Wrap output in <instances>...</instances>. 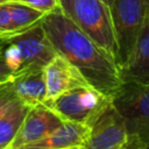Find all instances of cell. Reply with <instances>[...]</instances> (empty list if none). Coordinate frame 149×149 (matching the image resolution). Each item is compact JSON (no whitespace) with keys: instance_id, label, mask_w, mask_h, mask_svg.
I'll list each match as a JSON object with an SVG mask.
<instances>
[{"instance_id":"1","label":"cell","mask_w":149,"mask_h":149,"mask_svg":"<svg viewBox=\"0 0 149 149\" xmlns=\"http://www.w3.org/2000/svg\"><path fill=\"white\" fill-rule=\"evenodd\" d=\"M41 24L56 52L68 59L93 88L113 97L122 85L113 56L93 42L59 9L45 14Z\"/></svg>"},{"instance_id":"2","label":"cell","mask_w":149,"mask_h":149,"mask_svg":"<svg viewBox=\"0 0 149 149\" xmlns=\"http://www.w3.org/2000/svg\"><path fill=\"white\" fill-rule=\"evenodd\" d=\"M58 6L59 10L83 33L115 61L118 59L109 7L101 0H58Z\"/></svg>"},{"instance_id":"3","label":"cell","mask_w":149,"mask_h":149,"mask_svg":"<svg viewBox=\"0 0 149 149\" xmlns=\"http://www.w3.org/2000/svg\"><path fill=\"white\" fill-rule=\"evenodd\" d=\"M112 104L125 121L128 148L149 149V84L123 83Z\"/></svg>"},{"instance_id":"4","label":"cell","mask_w":149,"mask_h":149,"mask_svg":"<svg viewBox=\"0 0 149 149\" xmlns=\"http://www.w3.org/2000/svg\"><path fill=\"white\" fill-rule=\"evenodd\" d=\"M112 102V97L105 95L92 86L76 87L43 104L63 121L92 126L101 112Z\"/></svg>"},{"instance_id":"5","label":"cell","mask_w":149,"mask_h":149,"mask_svg":"<svg viewBox=\"0 0 149 149\" xmlns=\"http://www.w3.org/2000/svg\"><path fill=\"white\" fill-rule=\"evenodd\" d=\"M109 10L120 66L127 61L147 14L143 0H114Z\"/></svg>"},{"instance_id":"6","label":"cell","mask_w":149,"mask_h":149,"mask_svg":"<svg viewBox=\"0 0 149 149\" xmlns=\"http://www.w3.org/2000/svg\"><path fill=\"white\" fill-rule=\"evenodd\" d=\"M125 121L111 102L91 126L83 149H129Z\"/></svg>"},{"instance_id":"7","label":"cell","mask_w":149,"mask_h":149,"mask_svg":"<svg viewBox=\"0 0 149 149\" xmlns=\"http://www.w3.org/2000/svg\"><path fill=\"white\" fill-rule=\"evenodd\" d=\"M1 40L6 45L15 44L19 48L22 58V65L20 69L28 66L44 68L57 55L41 23L21 34Z\"/></svg>"},{"instance_id":"8","label":"cell","mask_w":149,"mask_h":149,"mask_svg":"<svg viewBox=\"0 0 149 149\" xmlns=\"http://www.w3.org/2000/svg\"><path fill=\"white\" fill-rule=\"evenodd\" d=\"M64 121L44 104L30 107L7 149L22 147L44 139Z\"/></svg>"},{"instance_id":"9","label":"cell","mask_w":149,"mask_h":149,"mask_svg":"<svg viewBox=\"0 0 149 149\" xmlns=\"http://www.w3.org/2000/svg\"><path fill=\"white\" fill-rule=\"evenodd\" d=\"M119 76L122 84H149V16L147 15L127 61L119 66Z\"/></svg>"},{"instance_id":"10","label":"cell","mask_w":149,"mask_h":149,"mask_svg":"<svg viewBox=\"0 0 149 149\" xmlns=\"http://www.w3.org/2000/svg\"><path fill=\"white\" fill-rule=\"evenodd\" d=\"M44 72L47 84L45 100L52 99L76 87L91 86L83 74L68 59L58 54L44 66Z\"/></svg>"},{"instance_id":"11","label":"cell","mask_w":149,"mask_h":149,"mask_svg":"<svg viewBox=\"0 0 149 149\" xmlns=\"http://www.w3.org/2000/svg\"><path fill=\"white\" fill-rule=\"evenodd\" d=\"M10 81L19 100L22 104L34 107L45 101L47 84L44 68H22L12 73Z\"/></svg>"},{"instance_id":"12","label":"cell","mask_w":149,"mask_h":149,"mask_svg":"<svg viewBox=\"0 0 149 149\" xmlns=\"http://www.w3.org/2000/svg\"><path fill=\"white\" fill-rule=\"evenodd\" d=\"M91 127L84 123L64 121L44 139L27 144L21 149H69L84 148Z\"/></svg>"},{"instance_id":"13","label":"cell","mask_w":149,"mask_h":149,"mask_svg":"<svg viewBox=\"0 0 149 149\" xmlns=\"http://www.w3.org/2000/svg\"><path fill=\"white\" fill-rule=\"evenodd\" d=\"M8 7L10 12V20H12V34L9 36L21 34L33 28L34 26L41 23L42 19L45 15L44 13L37 9H34L27 5H23L21 2L13 1V0L8 1Z\"/></svg>"},{"instance_id":"14","label":"cell","mask_w":149,"mask_h":149,"mask_svg":"<svg viewBox=\"0 0 149 149\" xmlns=\"http://www.w3.org/2000/svg\"><path fill=\"white\" fill-rule=\"evenodd\" d=\"M29 108V106L17 101L3 116L0 118V149L8 148Z\"/></svg>"},{"instance_id":"15","label":"cell","mask_w":149,"mask_h":149,"mask_svg":"<svg viewBox=\"0 0 149 149\" xmlns=\"http://www.w3.org/2000/svg\"><path fill=\"white\" fill-rule=\"evenodd\" d=\"M19 100L10 79L0 84V118L3 116Z\"/></svg>"},{"instance_id":"16","label":"cell","mask_w":149,"mask_h":149,"mask_svg":"<svg viewBox=\"0 0 149 149\" xmlns=\"http://www.w3.org/2000/svg\"><path fill=\"white\" fill-rule=\"evenodd\" d=\"M2 57H3L7 66L10 69L12 73L17 71L22 65L21 52L15 44H7L5 47V49L2 50Z\"/></svg>"},{"instance_id":"17","label":"cell","mask_w":149,"mask_h":149,"mask_svg":"<svg viewBox=\"0 0 149 149\" xmlns=\"http://www.w3.org/2000/svg\"><path fill=\"white\" fill-rule=\"evenodd\" d=\"M21 2L23 5H27L34 9H37L44 14L51 13L56 9H59L58 0H13Z\"/></svg>"},{"instance_id":"18","label":"cell","mask_w":149,"mask_h":149,"mask_svg":"<svg viewBox=\"0 0 149 149\" xmlns=\"http://www.w3.org/2000/svg\"><path fill=\"white\" fill-rule=\"evenodd\" d=\"M12 34V20L8 1L0 3V37H7Z\"/></svg>"},{"instance_id":"19","label":"cell","mask_w":149,"mask_h":149,"mask_svg":"<svg viewBox=\"0 0 149 149\" xmlns=\"http://www.w3.org/2000/svg\"><path fill=\"white\" fill-rule=\"evenodd\" d=\"M10 76H12V71L7 66V64L2 57V54H0V84L10 79Z\"/></svg>"},{"instance_id":"20","label":"cell","mask_w":149,"mask_h":149,"mask_svg":"<svg viewBox=\"0 0 149 149\" xmlns=\"http://www.w3.org/2000/svg\"><path fill=\"white\" fill-rule=\"evenodd\" d=\"M143 5L146 8V14L147 16H149V0H143Z\"/></svg>"},{"instance_id":"21","label":"cell","mask_w":149,"mask_h":149,"mask_svg":"<svg viewBox=\"0 0 149 149\" xmlns=\"http://www.w3.org/2000/svg\"><path fill=\"white\" fill-rule=\"evenodd\" d=\"M5 47H6V44H5V42L0 38V54H2V50L5 49Z\"/></svg>"},{"instance_id":"22","label":"cell","mask_w":149,"mask_h":149,"mask_svg":"<svg viewBox=\"0 0 149 149\" xmlns=\"http://www.w3.org/2000/svg\"><path fill=\"white\" fill-rule=\"evenodd\" d=\"M101 1H102L107 7H111V5L113 3V1H114V0H101Z\"/></svg>"},{"instance_id":"23","label":"cell","mask_w":149,"mask_h":149,"mask_svg":"<svg viewBox=\"0 0 149 149\" xmlns=\"http://www.w3.org/2000/svg\"><path fill=\"white\" fill-rule=\"evenodd\" d=\"M6 1H9V0H0V3L1 2H6Z\"/></svg>"},{"instance_id":"24","label":"cell","mask_w":149,"mask_h":149,"mask_svg":"<svg viewBox=\"0 0 149 149\" xmlns=\"http://www.w3.org/2000/svg\"><path fill=\"white\" fill-rule=\"evenodd\" d=\"M69 149H83V148H69Z\"/></svg>"},{"instance_id":"25","label":"cell","mask_w":149,"mask_h":149,"mask_svg":"<svg viewBox=\"0 0 149 149\" xmlns=\"http://www.w3.org/2000/svg\"><path fill=\"white\" fill-rule=\"evenodd\" d=\"M135 149H143V148H135Z\"/></svg>"}]
</instances>
